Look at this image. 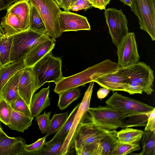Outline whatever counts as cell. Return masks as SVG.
Wrapping results in <instances>:
<instances>
[{
    "instance_id": "4316f807",
    "label": "cell",
    "mask_w": 155,
    "mask_h": 155,
    "mask_svg": "<svg viewBox=\"0 0 155 155\" xmlns=\"http://www.w3.org/2000/svg\"><path fill=\"white\" fill-rule=\"evenodd\" d=\"M29 29L39 33L48 35L45 24L39 13L35 7L32 5Z\"/></svg>"
},
{
    "instance_id": "7402d4cb",
    "label": "cell",
    "mask_w": 155,
    "mask_h": 155,
    "mask_svg": "<svg viewBox=\"0 0 155 155\" xmlns=\"http://www.w3.org/2000/svg\"><path fill=\"white\" fill-rule=\"evenodd\" d=\"M24 58L10 62L0 67V92L5 84L17 72L25 67Z\"/></svg>"
},
{
    "instance_id": "816d5d0a",
    "label": "cell",
    "mask_w": 155,
    "mask_h": 155,
    "mask_svg": "<svg viewBox=\"0 0 155 155\" xmlns=\"http://www.w3.org/2000/svg\"><path fill=\"white\" fill-rule=\"evenodd\" d=\"M1 39H0V40H1Z\"/></svg>"
},
{
    "instance_id": "ba28073f",
    "label": "cell",
    "mask_w": 155,
    "mask_h": 155,
    "mask_svg": "<svg viewBox=\"0 0 155 155\" xmlns=\"http://www.w3.org/2000/svg\"><path fill=\"white\" fill-rule=\"evenodd\" d=\"M131 10L137 17L141 30L155 41V0H131Z\"/></svg>"
},
{
    "instance_id": "4fadbf2b",
    "label": "cell",
    "mask_w": 155,
    "mask_h": 155,
    "mask_svg": "<svg viewBox=\"0 0 155 155\" xmlns=\"http://www.w3.org/2000/svg\"><path fill=\"white\" fill-rule=\"evenodd\" d=\"M117 47V63L120 67L131 65L139 61L140 56L134 32H128L122 38Z\"/></svg>"
},
{
    "instance_id": "c3c4849f",
    "label": "cell",
    "mask_w": 155,
    "mask_h": 155,
    "mask_svg": "<svg viewBox=\"0 0 155 155\" xmlns=\"http://www.w3.org/2000/svg\"><path fill=\"white\" fill-rule=\"evenodd\" d=\"M58 5H59L60 4L61 0H54Z\"/></svg>"
},
{
    "instance_id": "277c9868",
    "label": "cell",
    "mask_w": 155,
    "mask_h": 155,
    "mask_svg": "<svg viewBox=\"0 0 155 155\" xmlns=\"http://www.w3.org/2000/svg\"><path fill=\"white\" fill-rule=\"evenodd\" d=\"M52 51L46 54L32 67L39 88L47 82L55 83L63 77L62 60L53 55Z\"/></svg>"
},
{
    "instance_id": "60d3db41",
    "label": "cell",
    "mask_w": 155,
    "mask_h": 155,
    "mask_svg": "<svg viewBox=\"0 0 155 155\" xmlns=\"http://www.w3.org/2000/svg\"><path fill=\"white\" fill-rule=\"evenodd\" d=\"M92 4L93 7L101 10H105L107 5L111 0H88Z\"/></svg>"
},
{
    "instance_id": "7a4b0ae2",
    "label": "cell",
    "mask_w": 155,
    "mask_h": 155,
    "mask_svg": "<svg viewBox=\"0 0 155 155\" xmlns=\"http://www.w3.org/2000/svg\"><path fill=\"white\" fill-rule=\"evenodd\" d=\"M135 115L123 113L107 105L89 107L84 120L108 130L135 126Z\"/></svg>"
},
{
    "instance_id": "d4e9b609",
    "label": "cell",
    "mask_w": 155,
    "mask_h": 155,
    "mask_svg": "<svg viewBox=\"0 0 155 155\" xmlns=\"http://www.w3.org/2000/svg\"><path fill=\"white\" fill-rule=\"evenodd\" d=\"M58 94V106L61 110L66 108L81 96V93L78 87L66 90Z\"/></svg>"
},
{
    "instance_id": "8992f818",
    "label": "cell",
    "mask_w": 155,
    "mask_h": 155,
    "mask_svg": "<svg viewBox=\"0 0 155 155\" xmlns=\"http://www.w3.org/2000/svg\"><path fill=\"white\" fill-rule=\"evenodd\" d=\"M49 36L38 33L30 29L12 35L10 62L24 58L26 54L37 44Z\"/></svg>"
},
{
    "instance_id": "ab89813d",
    "label": "cell",
    "mask_w": 155,
    "mask_h": 155,
    "mask_svg": "<svg viewBox=\"0 0 155 155\" xmlns=\"http://www.w3.org/2000/svg\"><path fill=\"white\" fill-rule=\"evenodd\" d=\"M143 90L141 86L136 84L129 83V87L126 92L130 94H142Z\"/></svg>"
},
{
    "instance_id": "ac0fdd59",
    "label": "cell",
    "mask_w": 155,
    "mask_h": 155,
    "mask_svg": "<svg viewBox=\"0 0 155 155\" xmlns=\"http://www.w3.org/2000/svg\"><path fill=\"white\" fill-rule=\"evenodd\" d=\"M25 144L23 138L11 137L6 134L0 137V155H25Z\"/></svg>"
},
{
    "instance_id": "5b68a950",
    "label": "cell",
    "mask_w": 155,
    "mask_h": 155,
    "mask_svg": "<svg viewBox=\"0 0 155 155\" xmlns=\"http://www.w3.org/2000/svg\"><path fill=\"white\" fill-rule=\"evenodd\" d=\"M39 13L49 36L54 38L60 37L63 32L59 23L60 13L62 11L54 0H29Z\"/></svg>"
},
{
    "instance_id": "f907efd6",
    "label": "cell",
    "mask_w": 155,
    "mask_h": 155,
    "mask_svg": "<svg viewBox=\"0 0 155 155\" xmlns=\"http://www.w3.org/2000/svg\"><path fill=\"white\" fill-rule=\"evenodd\" d=\"M0 66H1V64H0Z\"/></svg>"
},
{
    "instance_id": "e575fe53",
    "label": "cell",
    "mask_w": 155,
    "mask_h": 155,
    "mask_svg": "<svg viewBox=\"0 0 155 155\" xmlns=\"http://www.w3.org/2000/svg\"><path fill=\"white\" fill-rule=\"evenodd\" d=\"M12 108L26 115L31 117L30 107L26 102L19 95L16 99L11 104Z\"/></svg>"
},
{
    "instance_id": "4dcf8cb0",
    "label": "cell",
    "mask_w": 155,
    "mask_h": 155,
    "mask_svg": "<svg viewBox=\"0 0 155 155\" xmlns=\"http://www.w3.org/2000/svg\"><path fill=\"white\" fill-rule=\"evenodd\" d=\"M140 149L139 144H131L117 141L111 155H126Z\"/></svg>"
},
{
    "instance_id": "3957f363",
    "label": "cell",
    "mask_w": 155,
    "mask_h": 155,
    "mask_svg": "<svg viewBox=\"0 0 155 155\" xmlns=\"http://www.w3.org/2000/svg\"><path fill=\"white\" fill-rule=\"evenodd\" d=\"M31 6L29 0H18L6 8L0 24L5 35L12 36L29 29Z\"/></svg>"
},
{
    "instance_id": "cb8c5ba5",
    "label": "cell",
    "mask_w": 155,
    "mask_h": 155,
    "mask_svg": "<svg viewBox=\"0 0 155 155\" xmlns=\"http://www.w3.org/2000/svg\"><path fill=\"white\" fill-rule=\"evenodd\" d=\"M80 104V103H79L73 108L61 128L51 140L45 143V145L51 144L65 138L71 127L74 117Z\"/></svg>"
},
{
    "instance_id": "ffe728a7",
    "label": "cell",
    "mask_w": 155,
    "mask_h": 155,
    "mask_svg": "<svg viewBox=\"0 0 155 155\" xmlns=\"http://www.w3.org/2000/svg\"><path fill=\"white\" fill-rule=\"evenodd\" d=\"M22 69L17 72L5 84L0 92V97L11 104L19 95L18 85Z\"/></svg>"
},
{
    "instance_id": "2e32d148",
    "label": "cell",
    "mask_w": 155,
    "mask_h": 155,
    "mask_svg": "<svg viewBox=\"0 0 155 155\" xmlns=\"http://www.w3.org/2000/svg\"><path fill=\"white\" fill-rule=\"evenodd\" d=\"M55 39L48 36L37 44L26 55L24 68L32 67L54 47Z\"/></svg>"
},
{
    "instance_id": "d6986e66",
    "label": "cell",
    "mask_w": 155,
    "mask_h": 155,
    "mask_svg": "<svg viewBox=\"0 0 155 155\" xmlns=\"http://www.w3.org/2000/svg\"><path fill=\"white\" fill-rule=\"evenodd\" d=\"M50 87L42 89L37 93L34 94L31 101L30 110L31 117L38 115L45 108L50 105L49 95Z\"/></svg>"
},
{
    "instance_id": "f6af8a7d",
    "label": "cell",
    "mask_w": 155,
    "mask_h": 155,
    "mask_svg": "<svg viewBox=\"0 0 155 155\" xmlns=\"http://www.w3.org/2000/svg\"><path fill=\"white\" fill-rule=\"evenodd\" d=\"M120 1L122 2L124 5H127L130 7L131 5V0H119Z\"/></svg>"
},
{
    "instance_id": "f1b7e54d",
    "label": "cell",
    "mask_w": 155,
    "mask_h": 155,
    "mask_svg": "<svg viewBox=\"0 0 155 155\" xmlns=\"http://www.w3.org/2000/svg\"><path fill=\"white\" fill-rule=\"evenodd\" d=\"M12 42V36L5 35L0 40V64L1 66L10 62Z\"/></svg>"
},
{
    "instance_id": "836d02e7",
    "label": "cell",
    "mask_w": 155,
    "mask_h": 155,
    "mask_svg": "<svg viewBox=\"0 0 155 155\" xmlns=\"http://www.w3.org/2000/svg\"><path fill=\"white\" fill-rule=\"evenodd\" d=\"M10 104L0 97V121L8 126L10 123Z\"/></svg>"
},
{
    "instance_id": "f35d334b",
    "label": "cell",
    "mask_w": 155,
    "mask_h": 155,
    "mask_svg": "<svg viewBox=\"0 0 155 155\" xmlns=\"http://www.w3.org/2000/svg\"><path fill=\"white\" fill-rule=\"evenodd\" d=\"M147 122L144 131H150L155 133V108L151 112Z\"/></svg>"
},
{
    "instance_id": "9c48e42d",
    "label": "cell",
    "mask_w": 155,
    "mask_h": 155,
    "mask_svg": "<svg viewBox=\"0 0 155 155\" xmlns=\"http://www.w3.org/2000/svg\"><path fill=\"white\" fill-rule=\"evenodd\" d=\"M107 105L130 115H149L155 107L141 101L114 93L105 101Z\"/></svg>"
},
{
    "instance_id": "d590c367",
    "label": "cell",
    "mask_w": 155,
    "mask_h": 155,
    "mask_svg": "<svg viewBox=\"0 0 155 155\" xmlns=\"http://www.w3.org/2000/svg\"><path fill=\"white\" fill-rule=\"evenodd\" d=\"M51 114V111L47 113L44 112L43 114L39 115L35 117V120L38 123L39 129L43 134L46 133L48 130L50 120V117Z\"/></svg>"
},
{
    "instance_id": "83f0119b",
    "label": "cell",
    "mask_w": 155,
    "mask_h": 155,
    "mask_svg": "<svg viewBox=\"0 0 155 155\" xmlns=\"http://www.w3.org/2000/svg\"><path fill=\"white\" fill-rule=\"evenodd\" d=\"M142 150L139 155H155V133L148 131L144 132L142 138Z\"/></svg>"
},
{
    "instance_id": "603a6c76",
    "label": "cell",
    "mask_w": 155,
    "mask_h": 155,
    "mask_svg": "<svg viewBox=\"0 0 155 155\" xmlns=\"http://www.w3.org/2000/svg\"><path fill=\"white\" fill-rule=\"evenodd\" d=\"M144 132L141 130L127 127L117 132V136L119 141L139 144Z\"/></svg>"
},
{
    "instance_id": "bcb514c9",
    "label": "cell",
    "mask_w": 155,
    "mask_h": 155,
    "mask_svg": "<svg viewBox=\"0 0 155 155\" xmlns=\"http://www.w3.org/2000/svg\"><path fill=\"white\" fill-rule=\"evenodd\" d=\"M5 36V34L4 30L0 25V39L4 37Z\"/></svg>"
},
{
    "instance_id": "8fae6325",
    "label": "cell",
    "mask_w": 155,
    "mask_h": 155,
    "mask_svg": "<svg viewBox=\"0 0 155 155\" xmlns=\"http://www.w3.org/2000/svg\"><path fill=\"white\" fill-rule=\"evenodd\" d=\"M112 43L117 47L122 38L128 32L127 20L121 9L108 8L104 12Z\"/></svg>"
},
{
    "instance_id": "b9f144b4",
    "label": "cell",
    "mask_w": 155,
    "mask_h": 155,
    "mask_svg": "<svg viewBox=\"0 0 155 155\" xmlns=\"http://www.w3.org/2000/svg\"><path fill=\"white\" fill-rule=\"evenodd\" d=\"M110 90L107 88H101L97 91V93L98 98L101 99L105 98L108 94Z\"/></svg>"
},
{
    "instance_id": "681fc988",
    "label": "cell",
    "mask_w": 155,
    "mask_h": 155,
    "mask_svg": "<svg viewBox=\"0 0 155 155\" xmlns=\"http://www.w3.org/2000/svg\"><path fill=\"white\" fill-rule=\"evenodd\" d=\"M77 0H71V4L70 6L75 1Z\"/></svg>"
},
{
    "instance_id": "484cf974",
    "label": "cell",
    "mask_w": 155,
    "mask_h": 155,
    "mask_svg": "<svg viewBox=\"0 0 155 155\" xmlns=\"http://www.w3.org/2000/svg\"><path fill=\"white\" fill-rule=\"evenodd\" d=\"M116 130L110 132L99 141L101 155H111V152L118 141Z\"/></svg>"
},
{
    "instance_id": "7bdbcfd3",
    "label": "cell",
    "mask_w": 155,
    "mask_h": 155,
    "mask_svg": "<svg viewBox=\"0 0 155 155\" xmlns=\"http://www.w3.org/2000/svg\"><path fill=\"white\" fill-rule=\"evenodd\" d=\"M18 0H0V11L6 9L13 3Z\"/></svg>"
},
{
    "instance_id": "44dd1931",
    "label": "cell",
    "mask_w": 155,
    "mask_h": 155,
    "mask_svg": "<svg viewBox=\"0 0 155 155\" xmlns=\"http://www.w3.org/2000/svg\"><path fill=\"white\" fill-rule=\"evenodd\" d=\"M10 117L8 127L18 132H24L32 124L33 117H28L12 108L10 105Z\"/></svg>"
},
{
    "instance_id": "9a60e30c",
    "label": "cell",
    "mask_w": 155,
    "mask_h": 155,
    "mask_svg": "<svg viewBox=\"0 0 155 155\" xmlns=\"http://www.w3.org/2000/svg\"><path fill=\"white\" fill-rule=\"evenodd\" d=\"M38 89L31 67L24 68L18 83V93L30 108L32 96Z\"/></svg>"
},
{
    "instance_id": "7c38bea8",
    "label": "cell",
    "mask_w": 155,
    "mask_h": 155,
    "mask_svg": "<svg viewBox=\"0 0 155 155\" xmlns=\"http://www.w3.org/2000/svg\"><path fill=\"white\" fill-rule=\"evenodd\" d=\"M110 131L85 121L84 119L80 123L77 130L72 148L77 149L86 144L98 142Z\"/></svg>"
},
{
    "instance_id": "d6a6232c",
    "label": "cell",
    "mask_w": 155,
    "mask_h": 155,
    "mask_svg": "<svg viewBox=\"0 0 155 155\" xmlns=\"http://www.w3.org/2000/svg\"><path fill=\"white\" fill-rule=\"evenodd\" d=\"M99 142L86 144L75 149L76 154L78 155H100L98 148Z\"/></svg>"
},
{
    "instance_id": "f546056e",
    "label": "cell",
    "mask_w": 155,
    "mask_h": 155,
    "mask_svg": "<svg viewBox=\"0 0 155 155\" xmlns=\"http://www.w3.org/2000/svg\"><path fill=\"white\" fill-rule=\"evenodd\" d=\"M68 116V112L54 114L50 119L48 129L45 136L47 137L56 133L65 122Z\"/></svg>"
},
{
    "instance_id": "30bf717a",
    "label": "cell",
    "mask_w": 155,
    "mask_h": 155,
    "mask_svg": "<svg viewBox=\"0 0 155 155\" xmlns=\"http://www.w3.org/2000/svg\"><path fill=\"white\" fill-rule=\"evenodd\" d=\"M94 82V81L90 82L88 87L85 93L75 115L71 127L65 138L60 152V155L68 154L70 150L72 149L74 138L77 128L80 123L84 119L90 107Z\"/></svg>"
},
{
    "instance_id": "1f68e13d",
    "label": "cell",
    "mask_w": 155,
    "mask_h": 155,
    "mask_svg": "<svg viewBox=\"0 0 155 155\" xmlns=\"http://www.w3.org/2000/svg\"><path fill=\"white\" fill-rule=\"evenodd\" d=\"M65 138L49 145L45 144L37 153L38 155H60V152Z\"/></svg>"
},
{
    "instance_id": "ee69618b",
    "label": "cell",
    "mask_w": 155,
    "mask_h": 155,
    "mask_svg": "<svg viewBox=\"0 0 155 155\" xmlns=\"http://www.w3.org/2000/svg\"><path fill=\"white\" fill-rule=\"evenodd\" d=\"M71 0H61L60 4L59 5L60 8H63L64 11H69Z\"/></svg>"
},
{
    "instance_id": "52a82bcc",
    "label": "cell",
    "mask_w": 155,
    "mask_h": 155,
    "mask_svg": "<svg viewBox=\"0 0 155 155\" xmlns=\"http://www.w3.org/2000/svg\"><path fill=\"white\" fill-rule=\"evenodd\" d=\"M127 78L128 83L136 84L142 87L143 92L151 95L153 91V71L150 66L143 62H140L118 69Z\"/></svg>"
},
{
    "instance_id": "e0dca14e",
    "label": "cell",
    "mask_w": 155,
    "mask_h": 155,
    "mask_svg": "<svg viewBox=\"0 0 155 155\" xmlns=\"http://www.w3.org/2000/svg\"><path fill=\"white\" fill-rule=\"evenodd\" d=\"M94 81L102 87L110 91L126 92L129 87L127 77L118 70L100 77Z\"/></svg>"
},
{
    "instance_id": "5bb4252c",
    "label": "cell",
    "mask_w": 155,
    "mask_h": 155,
    "mask_svg": "<svg viewBox=\"0 0 155 155\" xmlns=\"http://www.w3.org/2000/svg\"><path fill=\"white\" fill-rule=\"evenodd\" d=\"M59 27L65 31L91 30V26L86 17L71 12L61 11L59 17Z\"/></svg>"
},
{
    "instance_id": "74e56055",
    "label": "cell",
    "mask_w": 155,
    "mask_h": 155,
    "mask_svg": "<svg viewBox=\"0 0 155 155\" xmlns=\"http://www.w3.org/2000/svg\"><path fill=\"white\" fill-rule=\"evenodd\" d=\"M92 4L88 0H77L69 8V11H78L84 10L86 11L92 8Z\"/></svg>"
},
{
    "instance_id": "8d00e7d4",
    "label": "cell",
    "mask_w": 155,
    "mask_h": 155,
    "mask_svg": "<svg viewBox=\"0 0 155 155\" xmlns=\"http://www.w3.org/2000/svg\"><path fill=\"white\" fill-rule=\"evenodd\" d=\"M46 137L38 139L36 142L29 145L25 144L24 150L25 155H36L45 144Z\"/></svg>"
},
{
    "instance_id": "6da1fadb",
    "label": "cell",
    "mask_w": 155,
    "mask_h": 155,
    "mask_svg": "<svg viewBox=\"0 0 155 155\" xmlns=\"http://www.w3.org/2000/svg\"><path fill=\"white\" fill-rule=\"evenodd\" d=\"M120 68L117 63L106 59L79 73L68 77H63L55 83L53 91L58 94L70 89L84 86L101 77L115 71Z\"/></svg>"
},
{
    "instance_id": "7dc6e473",
    "label": "cell",
    "mask_w": 155,
    "mask_h": 155,
    "mask_svg": "<svg viewBox=\"0 0 155 155\" xmlns=\"http://www.w3.org/2000/svg\"><path fill=\"white\" fill-rule=\"evenodd\" d=\"M6 134L2 128L1 127V125L0 124V137Z\"/></svg>"
}]
</instances>
